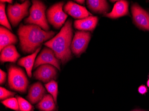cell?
I'll use <instances>...</instances> for the list:
<instances>
[{
	"label": "cell",
	"instance_id": "6da1fadb",
	"mask_svg": "<svg viewBox=\"0 0 149 111\" xmlns=\"http://www.w3.org/2000/svg\"><path fill=\"white\" fill-rule=\"evenodd\" d=\"M17 33L21 50L26 54H32L42 46L43 42L52 39L55 35L54 32L43 30L36 25L23 24H20Z\"/></svg>",
	"mask_w": 149,
	"mask_h": 111
},
{
	"label": "cell",
	"instance_id": "7a4b0ae2",
	"mask_svg": "<svg viewBox=\"0 0 149 111\" xmlns=\"http://www.w3.org/2000/svg\"><path fill=\"white\" fill-rule=\"evenodd\" d=\"M72 20L68 19L56 36L44 43L51 48L56 56L64 65L72 58L71 46L73 37Z\"/></svg>",
	"mask_w": 149,
	"mask_h": 111
},
{
	"label": "cell",
	"instance_id": "3957f363",
	"mask_svg": "<svg viewBox=\"0 0 149 111\" xmlns=\"http://www.w3.org/2000/svg\"><path fill=\"white\" fill-rule=\"evenodd\" d=\"M32 5L30 9V15L24 20L26 25H35L38 26L43 30L49 31L50 26L46 15L47 6L43 2L33 0Z\"/></svg>",
	"mask_w": 149,
	"mask_h": 111
},
{
	"label": "cell",
	"instance_id": "277c9868",
	"mask_svg": "<svg viewBox=\"0 0 149 111\" xmlns=\"http://www.w3.org/2000/svg\"><path fill=\"white\" fill-rule=\"evenodd\" d=\"M29 83L26 73L21 68L10 65L8 68V85L12 90L26 93Z\"/></svg>",
	"mask_w": 149,
	"mask_h": 111
},
{
	"label": "cell",
	"instance_id": "5b68a950",
	"mask_svg": "<svg viewBox=\"0 0 149 111\" xmlns=\"http://www.w3.org/2000/svg\"><path fill=\"white\" fill-rule=\"evenodd\" d=\"M31 5L29 1H26L22 4L16 2L14 5H8L7 14L13 26L16 27L23 18L30 15L28 9Z\"/></svg>",
	"mask_w": 149,
	"mask_h": 111
},
{
	"label": "cell",
	"instance_id": "8992f818",
	"mask_svg": "<svg viewBox=\"0 0 149 111\" xmlns=\"http://www.w3.org/2000/svg\"><path fill=\"white\" fill-rule=\"evenodd\" d=\"M64 2H59L52 5L47 10L46 14L49 23L56 29H59L65 23L68 15L63 10Z\"/></svg>",
	"mask_w": 149,
	"mask_h": 111
},
{
	"label": "cell",
	"instance_id": "52a82bcc",
	"mask_svg": "<svg viewBox=\"0 0 149 111\" xmlns=\"http://www.w3.org/2000/svg\"><path fill=\"white\" fill-rule=\"evenodd\" d=\"M91 35L88 32H76L72 41L71 49L72 53L77 57H79L86 50L91 39Z\"/></svg>",
	"mask_w": 149,
	"mask_h": 111
},
{
	"label": "cell",
	"instance_id": "ba28073f",
	"mask_svg": "<svg viewBox=\"0 0 149 111\" xmlns=\"http://www.w3.org/2000/svg\"><path fill=\"white\" fill-rule=\"evenodd\" d=\"M61 63V61L56 57L55 52L51 48L45 47L37 57L33 68L44 64H50L60 70Z\"/></svg>",
	"mask_w": 149,
	"mask_h": 111
},
{
	"label": "cell",
	"instance_id": "9c48e42d",
	"mask_svg": "<svg viewBox=\"0 0 149 111\" xmlns=\"http://www.w3.org/2000/svg\"><path fill=\"white\" fill-rule=\"evenodd\" d=\"M57 68L50 64L41 65L33 72V76L36 80L45 83L56 80L57 76Z\"/></svg>",
	"mask_w": 149,
	"mask_h": 111
},
{
	"label": "cell",
	"instance_id": "30bf717a",
	"mask_svg": "<svg viewBox=\"0 0 149 111\" xmlns=\"http://www.w3.org/2000/svg\"><path fill=\"white\" fill-rule=\"evenodd\" d=\"M134 24L141 30L149 31V13L137 4L131 7Z\"/></svg>",
	"mask_w": 149,
	"mask_h": 111
},
{
	"label": "cell",
	"instance_id": "8fae6325",
	"mask_svg": "<svg viewBox=\"0 0 149 111\" xmlns=\"http://www.w3.org/2000/svg\"><path fill=\"white\" fill-rule=\"evenodd\" d=\"M64 12L74 18L82 19L92 16L84 7L78 5L72 1H69L64 6Z\"/></svg>",
	"mask_w": 149,
	"mask_h": 111
},
{
	"label": "cell",
	"instance_id": "7c38bea8",
	"mask_svg": "<svg viewBox=\"0 0 149 111\" xmlns=\"http://www.w3.org/2000/svg\"><path fill=\"white\" fill-rule=\"evenodd\" d=\"M46 91L41 83L37 82L30 86L26 99L32 105L38 103L46 95Z\"/></svg>",
	"mask_w": 149,
	"mask_h": 111
},
{
	"label": "cell",
	"instance_id": "4fadbf2b",
	"mask_svg": "<svg viewBox=\"0 0 149 111\" xmlns=\"http://www.w3.org/2000/svg\"><path fill=\"white\" fill-rule=\"evenodd\" d=\"M129 14V3L128 1H119L115 4L112 11L109 13H105L104 16L112 19H116Z\"/></svg>",
	"mask_w": 149,
	"mask_h": 111
},
{
	"label": "cell",
	"instance_id": "5bb4252c",
	"mask_svg": "<svg viewBox=\"0 0 149 111\" xmlns=\"http://www.w3.org/2000/svg\"><path fill=\"white\" fill-rule=\"evenodd\" d=\"M98 21V19L97 17L91 16L84 19L76 20L74 26L77 30L93 31L96 27Z\"/></svg>",
	"mask_w": 149,
	"mask_h": 111
},
{
	"label": "cell",
	"instance_id": "9a60e30c",
	"mask_svg": "<svg viewBox=\"0 0 149 111\" xmlns=\"http://www.w3.org/2000/svg\"><path fill=\"white\" fill-rule=\"evenodd\" d=\"M18 42L16 36L10 31L1 26L0 27V50L1 51L6 46L15 45Z\"/></svg>",
	"mask_w": 149,
	"mask_h": 111
},
{
	"label": "cell",
	"instance_id": "2e32d148",
	"mask_svg": "<svg viewBox=\"0 0 149 111\" xmlns=\"http://www.w3.org/2000/svg\"><path fill=\"white\" fill-rule=\"evenodd\" d=\"M20 57L15 46L13 45H10L4 48L1 51L0 61L2 63L7 62L15 63Z\"/></svg>",
	"mask_w": 149,
	"mask_h": 111
},
{
	"label": "cell",
	"instance_id": "e0dca14e",
	"mask_svg": "<svg viewBox=\"0 0 149 111\" xmlns=\"http://www.w3.org/2000/svg\"><path fill=\"white\" fill-rule=\"evenodd\" d=\"M41 48V47L38 48L35 52L31 55L20 58L17 62V65H18L25 68L27 74L30 78L32 77V70L35 65V59Z\"/></svg>",
	"mask_w": 149,
	"mask_h": 111
},
{
	"label": "cell",
	"instance_id": "ac0fdd59",
	"mask_svg": "<svg viewBox=\"0 0 149 111\" xmlns=\"http://www.w3.org/2000/svg\"><path fill=\"white\" fill-rule=\"evenodd\" d=\"M87 5L88 9L95 13L105 14L109 10V6L106 1L88 0Z\"/></svg>",
	"mask_w": 149,
	"mask_h": 111
},
{
	"label": "cell",
	"instance_id": "d6986e66",
	"mask_svg": "<svg viewBox=\"0 0 149 111\" xmlns=\"http://www.w3.org/2000/svg\"><path fill=\"white\" fill-rule=\"evenodd\" d=\"M36 108L40 111H56V103L52 95L46 94L38 103Z\"/></svg>",
	"mask_w": 149,
	"mask_h": 111
},
{
	"label": "cell",
	"instance_id": "ffe728a7",
	"mask_svg": "<svg viewBox=\"0 0 149 111\" xmlns=\"http://www.w3.org/2000/svg\"><path fill=\"white\" fill-rule=\"evenodd\" d=\"M45 87L47 91L52 95L56 103H57V96L58 93V84L55 81H51L45 84Z\"/></svg>",
	"mask_w": 149,
	"mask_h": 111
},
{
	"label": "cell",
	"instance_id": "44dd1931",
	"mask_svg": "<svg viewBox=\"0 0 149 111\" xmlns=\"http://www.w3.org/2000/svg\"><path fill=\"white\" fill-rule=\"evenodd\" d=\"M5 8L6 4L3 2H0V23L3 26L7 28L8 30H11V26L6 15Z\"/></svg>",
	"mask_w": 149,
	"mask_h": 111
},
{
	"label": "cell",
	"instance_id": "7402d4cb",
	"mask_svg": "<svg viewBox=\"0 0 149 111\" xmlns=\"http://www.w3.org/2000/svg\"><path fill=\"white\" fill-rule=\"evenodd\" d=\"M16 98L19 105V111H33V107L31 103L20 96H17Z\"/></svg>",
	"mask_w": 149,
	"mask_h": 111
},
{
	"label": "cell",
	"instance_id": "603a6c76",
	"mask_svg": "<svg viewBox=\"0 0 149 111\" xmlns=\"http://www.w3.org/2000/svg\"><path fill=\"white\" fill-rule=\"evenodd\" d=\"M1 103L6 107L16 111H19V105L16 98H10L1 101Z\"/></svg>",
	"mask_w": 149,
	"mask_h": 111
},
{
	"label": "cell",
	"instance_id": "cb8c5ba5",
	"mask_svg": "<svg viewBox=\"0 0 149 111\" xmlns=\"http://www.w3.org/2000/svg\"><path fill=\"white\" fill-rule=\"evenodd\" d=\"M15 92L10 91L4 88H0V99L1 100H5L10 98L11 97H13L15 95Z\"/></svg>",
	"mask_w": 149,
	"mask_h": 111
},
{
	"label": "cell",
	"instance_id": "d4e9b609",
	"mask_svg": "<svg viewBox=\"0 0 149 111\" xmlns=\"http://www.w3.org/2000/svg\"><path fill=\"white\" fill-rule=\"evenodd\" d=\"M6 73L1 69L0 70V84L1 85H3L6 82Z\"/></svg>",
	"mask_w": 149,
	"mask_h": 111
},
{
	"label": "cell",
	"instance_id": "484cf974",
	"mask_svg": "<svg viewBox=\"0 0 149 111\" xmlns=\"http://www.w3.org/2000/svg\"><path fill=\"white\" fill-rule=\"evenodd\" d=\"M147 90H148V89H147V87L144 85L140 86L138 88L139 92L142 95L146 93L147 92Z\"/></svg>",
	"mask_w": 149,
	"mask_h": 111
},
{
	"label": "cell",
	"instance_id": "4316f807",
	"mask_svg": "<svg viewBox=\"0 0 149 111\" xmlns=\"http://www.w3.org/2000/svg\"><path fill=\"white\" fill-rule=\"evenodd\" d=\"M0 2H3V3H5V2H8V3H10V4H12L13 3V1L12 0H1V1H0Z\"/></svg>",
	"mask_w": 149,
	"mask_h": 111
},
{
	"label": "cell",
	"instance_id": "83f0119b",
	"mask_svg": "<svg viewBox=\"0 0 149 111\" xmlns=\"http://www.w3.org/2000/svg\"><path fill=\"white\" fill-rule=\"evenodd\" d=\"M75 1L80 4H83L85 2L84 1H79V0H77V1Z\"/></svg>",
	"mask_w": 149,
	"mask_h": 111
},
{
	"label": "cell",
	"instance_id": "f1b7e54d",
	"mask_svg": "<svg viewBox=\"0 0 149 111\" xmlns=\"http://www.w3.org/2000/svg\"><path fill=\"white\" fill-rule=\"evenodd\" d=\"M147 86H148V87L149 88V80H148V81H147Z\"/></svg>",
	"mask_w": 149,
	"mask_h": 111
},
{
	"label": "cell",
	"instance_id": "f546056e",
	"mask_svg": "<svg viewBox=\"0 0 149 111\" xmlns=\"http://www.w3.org/2000/svg\"><path fill=\"white\" fill-rule=\"evenodd\" d=\"M133 111H143V110H135Z\"/></svg>",
	"mask_w": 149,
	"mask_h": 111
}]
</instances>
